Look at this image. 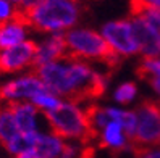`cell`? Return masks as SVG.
<instances>
[{
	"instance_id": "obj_19",
	"label": "cell",
	"mask_w": 160,
	"mask_h": 158,
	"mask_svg": "<svg viewBox=\"0 0 160 158\" xmlns=\"http://www.w3.org/2000/svg\"><path fill=\"white\" fill-rule=\"evenodd\" d=\"M136 92H138V87H136L134 82H123V84L115 90V100L118 103L126 105L136 97Z\"/></svg>"
},
{
	"instance_id": "obj_18",
	"label": "cell",
	"mask_w": 160,
	"mask_h": 158,
	"mask_svg": "<svg viewBox=\"0 0 160 158\" xmlns=\"http://www.w3.org/2000/svg\"><path fill=\"white\" fill-rule=\"evenodd\" d=\"M32 103L39 108V110H53L60 105V100L57 98V95L50 94V92H42V94H37L32 98Z\"/></svg>"
},
{
	"instance_id": "obj_2",
	"label": "cell",
	"mask_w": 160,
	"mask_h": 158,
	"mask_svg": "<svg viewBox=\"0 0 160 158\" xmlns=\"http://www.w3.org/2000/svg\"><path fill=\"white\" fill-rule=\"evenodd\" d=\"M81 18V0H42L29 10L13 7L12 18L39 32H55L73 27Z\"/></svg>"
},
{
	"instance_id": "obj_12",
	"label": "cell",
	"mask_w": 160,
	"mask_h": 158,
	"mask_svg": "<svg viewBox=\"0 0 160 158\" xmlns=\"http://www.w3.org/2000/svg\"><path fill=\"white\" fill-rule=\"evenodd\" d=\"M97 142L102 148H107V150L113 152L115 155H118L120 152L126 150L129 147L128 137L117 121H108L107 123V126L102 129Z\"/></svg>"
},
{
	"instance_id": "obj_20",
	"label": "cell",
	"mask_w": 160,
	"mask_h": 158,
	"mask_svg": "<svg viewBox=\"0 0 160 158\" xmlns=\"http://www.w3.org/2000/svg\"><path fill=\"white\" fill-rule=\"evenodd\" d=\"M136 158H160V150H154L149 147H129Z\"/></svg>"
},
{
	"instance_id": "obj_17",
	"label": "cell",
	"mask_w": 160,
	"mask_h": 158,
	"mask_svg": "<svg viewBox=\"0 0 160 158\" xmlns=\"http://www.w3.org/2000/svg\"><path fill=\"white\" fill-rule=\"evenodd\" d=\"M136 74L142 81L160 78V60L152 58V57H144L142 61L139 63V66L136 68Z\"/></svg>"
},
{
	"instance_id": "obj_13",
	"label": "cell",
	"mask_w": 160,
	"mask_h": 158,
	"mask_svg": "<svg viewBox=\"0 0 160 158\" xmlns=\"http://www.w3.org/2000/svg\"><path fill=\"white\" fill-rule=\"evenodd\" d=\"M26 36V27L15 20L0 23V50L12 49L23 42Z\"/></svg>"
},
{
	"instance_id": "obj_4",
	"label": "cell",
	"mask_w": 160,
	"mask_h": 158,
	"mask_svg": "<svg viewBox=\"0 0 160 158\" xmlns=\"http://www.w3.org/2000/svg\"><path fill=\"white\" fill-rule=\"evenodd\" d=\"M49 121L53 136L63 139H78L84 145H92L99 141V136L92 131L84 110L71 102H60L53 110H41Z\"/></svg>"
},
{
	"instance_id": "obj_23",
	"label": "cell",
	"mask_w": 160,
	"mask_h": 158,
	"mask_svg": "<svg viewBox=\"0 0 160 158\" xmlns=\"http://www.w3.org/2000/svg\"><path fill=\"white\" fill-rule=\"evenodd\" d=\"M149 3H152L154 7H157V8H160V0H147Z\"/></svg>"
},
{
	"instance_id": "obj_11",
	"label": "cell",
	"mask_w": 160,
	"mask_h": 158,
	"mask_svg": "<svg viewBox=\"0 0 160 158\" xmlns=\"http://www.w3.org/2000/svg\"><path fill=\"white\" fill-rule=\"evenodd\" d=\"M7 103L10 105L13 115H15L18 131L24 132V134L37 132L36 131V116L39 113V108L26 100H8Z\"/></svg>"
},
{
	"instance_id": "obj_14",
	"label": "cell",
	"mask_w": 160,
	"mask_h": 158,
	"mask_svg": "<svg viewBox=\"0 0 160 158\" xmlns=\"http://www.w3.org/2000/svg\"><path fill=\"white\" fill-rule=\"evenodd\" d=\"M20 134L15 121V115L7 102H0V144L7 147Z\"/></svg>"
},
{
	"instance_id": "obj_15",
	"label": "cell",
	"mask_w": 160,
	"mask_h": 158,
	"mask_svg": "<svg viewBox=\"0 0 160 158\" xmlns=\"http://www.w3.org/2000/svg\"><path fill=\"white\" fill-rule=\"evenodd\" d=\"M63 145L65 142H62V139L57 136L39 134L32 148L39 158H58L63 150Z\"/></svg>"
},
{
	"instance_id": "obj_5",
	"label": "cell",
	"mask_w": 160,
	"mask_h": 158,
	"mask_svg": "<svg viewBox=\"0 0 160 158\" xmlns=\"http://www.w3.org/2000/svg\"><path fill=\"white\" fill-rule=\"evenodd\" d=\"M136 119L129 147H160V102L142 100L136 110Z\"/></svg>"
},
{
	"instance_id": "obj_21",
	"label": "cell",
	"mask_w": 160,
	"mask_h": 158,
	"mask_svg": "<svg viewBox=\"0 0 160 158\" xmlns=\"http://www.w3.org/2000/svg\"><path fill=\"white\" fill-rule=\"evenodd\" d=\"M12 7L7 0H0V23H5L12 18Z\"/></svg>"
},
{
	"instance_id": "obj_6",
	"label": "cell",
	"mask_w": 160,
	"mask_h": 158,
	"mask_svg": "<svg viewBox=\"0 0 160 158\" xmlns=\"http://www.w3.org/2000/svg\"><path fill=\"white\" fill-rule=\"evenodd\" d=\"M102 36L121 57H129V55H134L139 52L129 20L105 23L102 26Z\"/></svg>"
},
{
	"instance_id": "obj_7",
	"label": "cell",
	"mask_w": 160,
	"mask_h": 158,
	"mask_svg": "<svg viewBox=\"0 0 160 158\" xmlns=\"http://www.w3.org/2000/svg\"><path fill=\"white\" fill-rule=\"evenodd\" d=\"M42 92H49V89L34 73H29L23 78L8 81L0 86V102L32 98L34 95L42 94Z\"/></svg>"
},
{
	"instance_id": "obj_1",
	"label": "cell",
	"mask_w": 160,
	"mask_h": 158,
	"mask_svg": "<svg viewBox=\"0 0 160 158\" xmlns=\"http://www.w3.org/2000/svg\"><path fill=\"white\" fill-rule=\"evenodd\" d=\"M31 73L44 82L49 92L65 97L74 105L102 97L110 79L107 74L92 69L91 65L82 60H73L67 66L60 63H49Z\"/></svg>"
},
{
	"instance_id": "obj_8",
	"label": "cell",
	"mask_w": 160,
	"mask_h": 158,
	"mask_svg": "<svg viewBox=\"0 0 160 158\" xmlns=\"http://www.w3.org/2000/svg\"><path fill=\"white\" fill-rule=\"evenodd\" d=\"M37 50H39V44L34 41H23L12 49L0 50V74L15 73L31 66Z\"/></svg>"
},
{
	"instance_id": "obj_3",
	"label": "cell",
	"mask_w": 160,
	"mask_h": 158,
	"mask_svg": "<svg viewBox=\"0 0 160 158\" xmlns=\"http://www.w3.org/2000/svg\"><path fill=\"white\" fill-rule=\"evenodd\" d=\"M68 47V61H97L112 74L121 65V55L103 39V36L92 29H70L63 32Z\"/></svg>"
},
{
	"instance_id": "obj_9",
	"label": "cell",
	"mask_w": 160,
	"mask_h": 158,
	"mask_svg": "<svg viewBox=\"0 0 160 158\" xmlns=\"http://www.w3.org/2000/svg\"><path fill=\"white\" fill-rule=\"evenodd\" d=\"M58 60H68V47L63 32L50 36L39 45V50L31 63V68L36 69L49 63H57Z\"/></svg>"
},
{
	"instance_id": "obj_10",
	"label": "cell",
	"mask_w": 160,
	"mask_h": 158,
	"mask_svg": "<svg viewBox=\"0 0 160 158\" xmlns=\"http://www.w3.org/2000/svg\"><path fill=\"white\" fill-rule=\"evenodd\" d=\"M129 23H131V29H133L134 39L138 42L139 52H142L146 57L157 58L160 55V44H158L155 32L152 31V27L144 20H141V18L129 16Z\"/></svg>"
},
{
	"instance_id": "obj_22",
	"label": "cell",
	"mask_w": 160,
	"mask_h": 158,
	"mask_svg": "<svg viewBox=\"0 0 160 158\" xmlns=\"http://www.w3.org/2000/svg\"><path fill=\"white\" fill-rule=\"evenodd\" d=\"M15 158H39V156H37V153L34 152V148H29V150H24L21 153L15 155Z\"/></svg>"
},
{
	"instance_id": "obj_16",
	"label": "cell",
	"mask_w": 160,
	"mask_h": 158,
	"mask_svg": "<svg viewBox=\"0 0 160 158\" xmlns=\"http://www.w3.org/2000/svg\"><path fill=\"white\" fill-rule=\"evenodd\" d=\"M107 115L110 118V121H117L123 132L126 134L128 137V142L133 139L134 136V131H136V124H138V119H136V113L133 111H125V110H118V108H112V107H107L105 108Z\"/></svg>"
}]
</instances>
